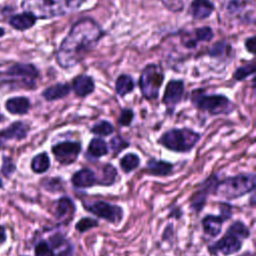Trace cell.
<instances>
[{
	"label": "cell",
	"instance_id": "cell-44",
	"mask_svg": "<svg viewBox=\"0 0 256 256\" xmlns=\"http://www.w3.org/2000/svg\"><path fill=\"white\" fill-rule=\"evenodd\" d=\"M241 256H252L250 253H245V254H243V255H241Z\"/></svg>",
	"mask_w": 256,
	"mask_h": 256
},
{
	"label": "cell",
	"instance_id": "cell-3",
	"mask_svg": "<svg viewBox=\"0 0 256 256\" xmlns=\"http://www.w3.org/2000/svg\"><path fill=\"white\" fill-rule=\"evenodd\" d=\"M86 0H21L23 12L32 14L37 20L64 17L77 11Z\"/></svg>",
	"mask_w": 256,
	"mask_h": 256
},
{
	"label": "cell",
	"instance_id": "cell-28",
	"mask_svg": "<svg viewBox=\"0 0 256 256\" xmlns=\"http://www.w3.org/2000/svg\"><path fill=\"white\" fill-rule=\"evenodd\" d=\"M255 70H256L255 62H254V60H251L250 62H248V63H246L244 65H241L240 67H238L235 70V72L233 73V79L235 81H238V82L244 81L249 76L254 75Z\"/></svg>",
	"mask_w": 256,
	"mask_h": 256
},
{
	"label": "cell",
	"instance_id": "cell-30",
	"mask_svg": "<svg viewBox=\"0 0 256 256\" xmlns=\"http://www.w3.org/2000/svg\"><path fill=\"white\" fill-rule=\"evenodd\" d=\"M114 131H115V128L113 124L107 120H100L90 128L91 133L98 136H104V137L113 134Z\"/></svg>",
	"mask_w": 256,
	"mask_h": 256
},
{
	"label": "cell",
	"instance_id": "cell-14",
	"mask_svg": "<svg viewBox=\"0 0 256 256\" xmlns=\"http://www.w3.org/2000/svg\"><path fill=\"white\" fill-rule=\"evenodd\" d=\"M215 10V5L211 0H192L188 7V14L194 20H204L209 18Z\"/></svg>",
	"mask_w": 256,
	"mask_h": 256
},
{
	"label": "cell",
	"instance_id": "cell-6",
	"mask_svg": "<svg viewBox=\"0 0 256 256\" xmlns=\"http://www.w3.org/2000/svg\"><path fill=\"white\" fill-rule=\"evenodd\" d=\"M255 187V175L253 173H242L236 176L228 177L215 186V194L221 198H238Z\"/></svg>",
	"mask_w": 256,
	"mask_h": 256
},
{
	"label": "cell",
	"instance_id": "cell-41",
	"mask_svg": "<svg viewBox=\"0 0 256 256\" xmlns=\"http://www.w3.org/2000/svg\"><path fill=\"white\" fill-rule=\"evenodd\" d=\"M6 229L3 225H0V245H2L6 241Z\"/></svg>",
	"mask_w": 256,
	"mask_h": 256
},
{
	"label": "cell",
	"instance_id": "cell-36",
	"mask_svg": "<svg viewBox=\"0 0 256 256\" xmlns=\"http://www.w3.org/2000/svg\"><path fill=\"white\" fill-rule=\"evenodd\" d=\"M187 0H160L162 5L172 13H180L183 11Z\"/></svg>",
	"mask_w": 256,
	"mask_h": 256
},
{
	"label": "cell",
	"instance_id": "cell-18",
	"mask_svg": "<svg viewBox=\"0 0 256 256\" xmlns=\"http://www.w3.org/2000/svg\"><path fill=\"white\" fill-rule=\"evenodd\" d=\"M36 22H37V19L28 12L14 14L8 20L9 25L14 30H17V31L29 30L35 26Z\"/></svg>",
	"mask_w": 256,
	"mask_h": 256
},
{
	"label": "cell",
	"instance_id": "cell-38",
	"mask_svg": "<svg viewBox=\"0 0 256 256\" xmlns=\"http://www.w3.org/2000/svg\"><path fill=\"white\" fill-rule=\"evenodd\" d=\"M35 256H54V251L47 242L40 241L35 246Z\"/></svg>",
	"mask_w": 256,
	"mask_h": 256
},
{
	"label": "cell",
	"instance_id": "cell-37",
	"mask_svg": "<svg viewBox=\"0 0 256 256\" xmlns=\"http://www.w3.org/2000/svg\"><path fill=\"white\" fill-rule=\"evenodd\" d=\"M16 171V165L13 160L8 156L2 157V165H1V173L6 177H10Z\"/></svg>",
	"mask_w": 256,
	"mask_h": 256
},
{
	"label": "cell",
	"instance_id": "cell-16",
	"mask_svg": "<svg viewBox=\"0 0 256 256\" xmlns=\"http://www.w3.org/2000/svg\"><path fill=\"white\" fill-rule=\"evenodd\" d=\"M31 101L26 96H13L8 98L5 103L4 107L7 112L12 115H26L31 109Z\"/></svg>",
	"mask_w": 256,
	"mask_h": 256
},
{
	"label": "cell",
	"instance_id": "cell-19",
	"mask_svg": "<svg viewBox=\"0 0 256 256\" xmlns=\"http://www.w3.org/2000/svg\"><path fill=\"white\" fill-rule=\"evenodd\" d=\"M233 47L232 45L227 42L226 40H220L214 43L208 50L207 55L210 58L216 59L218 61H225L229 58H231L233 54Z\"/></svg>",
	"mask_w": 256,
	"mask_h": 256
},
{
	"label": "cell",
	"instance_id": "cell-25",
	"mask_svg": "<svg viewBox=\"0 0 256 256\" xmlns=\"http://www.w3.org/2000/svg\"><path fill=\"white\" fill-rule=\"evenodd\" d=\"M75 210V205L69 197H62L56 204V217L58 219H71Z\"/></svg>",
	"mask_w": 256,
	"mask_h": 256
},
{
	"label": "cell",
	"instance_id": "cell-4",
	"mask_svg": "<svg viewBox=\"0 0 256 256\" xmlns=\"http://www.w3.org/2000/svg\"><path fill=\"white\" fill-rule=\"evenodd\" d=\"M190 101L192 105L210 115H229L235 110V104L223 94H207L202 88L191 92Z\"/></svg>",
	"mask_w": 256,
	"mask_h": 256
},
{
	"label": "cell",
	"instance_id": "cell-26",
	"mask_svg": "<svg viewBox=\"0 0 256 256\" xmlns=\"http://www.w3.org/2000/svg\"><path fill=\"white\" fill-rule=\"evenodd\" d=\"M217 182H218L217 178L214 175L206 180V183H204L203 188L200 191H198V193L193 198L192 206H193L194 209H196L197 211L202 209V206H203V204L205 202V195L207 194V192H209L210 188H212L213 186H216Z\"/></svg>",
	"mask_w": 256,
	"mask_h": 256
},
{
	"label": "cell",
	"instance_id": "cell-21",
	"mask_svg": "<svg viewBox=\"0 0 256 256\" xmlns=\"http://www.w3.org/2000/svg\"><path fill=\"white\" fill-rule=\"evenodd\" d=\"M146 170L149 174L154 176H166L172 172L173 165L167 161L151 158L147 162Z\"/></svg>",
	"mask_w": 256,
	"mask_h": 256
},
{
	"label": "cell",
	"instance_id": "cell-8",
	"mask_svg": "<svg viewBox=\"0 0 256 256\" xmlns=\"http://www.w3.org/2000/svg\"><path fill=\"white\" fill-rule=\"evenodd\" d=\"M185 90L184 81L181 79H171L166 84L162 103L165 106L166 114L169 116L173 115L176 107L182 102Z\"/></svg>",
	"mask_w": 256,
	"mask_h": 256
},
{
	"label": "cell",
	"instance_id": "cell-27",
	"mask_svg": "<svg viewBox=\"0 0 256 256\" xmlns=\"http://www.w3.org/2000/svg\"><path fill=\"white\" fill-rule=\"evenodd\" d=\"M50 168V158L46 152L35 155L31 160V169L34 173L42 174Z\"/></svg>",
	"mask_w": 256,
	"mask_h": 256
},
{
	"label": "cell",
	"instance_id": "cell-13",
	"mask_svg": "<svg viewBox=\"0 0 256 256\" xmlns=\"http://www.w3.org/2000/svg\"><path fill=\"white\" fill-rule=\"evenodd\" d=\"M71 90L79 98H85L91 95L95 90V81L92 76L87 74H79L72 79Z\"/></svg>",
	"mask_w": 256,
	"mask_h": 256
},
{
	"label": "cell",
	"instance_id": "cell-22",
	"mask_svg": "<svg viewBox=\"0 0 256 256\" xmlns=\"http://www.w3.org/2000/svg\"><path fill=\"white\" fill-rule=\"evenodd\" d=\"M135 88V81L129 74H120L115 81V91L120 97L131 93Z\"/></svg>",
	"mask_w": 256,
	"mask_h": 256
},
{
	"label": "cell",
	"instance_id": "cell-40",
	"mask_svg": "<svg viewBox=\"0 0 256 256\" xmlns=\"http://www.w3.org/2000/svg\"><path fill=\"white\" fill-rule=\"evenodd\" d=\"M255 36H251V37H248L245 39L244 41V47L246 49L247 52L251 53V54H254L255 53Z\"/></svg>",
	"mask_w": 256,
	"mask_h": 256
},
{
	"label": "cell",
	"instance_id": "cell-32",
	"mask_svg": "<svg viewBox=\"0 0 256 256\" xmlns=\"http://www.w3.org/2000/svg\"><path fill=\"white\" fill-rule=\"evenodd\" d=\"M193 31H194L195 37H196V39H197V41L199 43L210 42L214 38V36H215L214 31H213V29L210 26L197 27Z\"/></svg>",
	"mask_w": 256,
	"mask_h": 256
},
{
	"label": "cell",
	"instance_id": "cell-23",
	"mask_svg": "<svg viewBox=\"0 0 256 256\" xmlns=\"http://www.w3.org/2000/svg\"><path fill=\"white\" fill-rule=\"evenodd\" d=\"M223 221H226V220L221 215L220 216L207 215L202 220V225H203L204 231L208 235H210L212 237H216L221 232Z\"/></svg>",
	"mask_w": 256,
	"mask_h": 256
},
{
	"label": "cell",
	"instance_id": "cell-9",
	"mask_svg": "<svg viewBox=\"0 0 256 256\" xmlns=\"http://www.w3.org/2000/svg\"><path fill=\"white\" fill-rule=\"evenodd\" d=\"M81 149L82 145L79 141L65 140L54 144L51 151L61 165H70L77 160Z\"/></svg>",
	"mask_w": 256,
	"mask_h": 256
},
{
	"label": "cell",
	"instance_id": "cell-11",
	"mask_svg": "<svg viewBox=\"0 0 256 256\" xmlns=\"http://www.w3.org/2000/svg\"><path fill=\"white\" fill-rule=\"evenodd\" d=\"M86 209L90 213H92L100 218H103L111 223H114V224L119 223L123 217V210L121 207L112 205V204L104 202V201H97V202L87 206Z\"/></svg>",
	"mask_w": 256,
	"mask_h": 256
},
{
	"label": "cell",
	"instance_id": "cell-34",
	"mask_svg": "<svg viewBox=\"0 0 256 256\" xmlns=\"http://www.w3.org/2000/svg\"><path fill=\"white\" fill-rule=\"evenodd\" d=\"M227 233H230L239 239H245L249 236V229L242 222L237 221L228 228Z\"/></svg>",
	"mask_w": 256,
	"mask_h": 256
},
{
	"label": "cell",
	"instance_id": "cell-12",
	"mask_svg": "<svg viewBox=\"0 0 256 256\" xmlns=\"http://www.w3.org/2000/svg\"><path fill=\"white\" fill-rule=\"evenodd\" d=\"M30 130L29 124L17 120L9 124L7 127L0 129V149L9 141H21L28 136Z\"/></svg>",
	"mask_w": 256,
	"mask_h": 256
},
{
	"label": "cell",
	"instance_id": "cell-31",
	"mask_svg": "<svg viewBox=\"0 0 256 256\" xmlns=\"http://www.w3.org/2000/svg\"><path fill=\"white\" fill-rule=\"evenodd\" d=\"M117 177V170L116 168L111 164H105L102 169V176L97 181L100 185L109 186L112 185Z\"/></svg>",
	"mask_w": 256,
	"mask_h": 256
},
{
	"label": "cell",
	"instance_id": "cell-20",
	"mask_svg": "<svg viewBox=\"0 0 256 256\" xmlns=\"http://www.w3.org/2000/svg\"><path fill=\"white\" fill-rule=\"evenodd\" d=\"M71 181L77 188H88L97 182V178L93 170L90 168H83L73 174Z\"/></svg>",
	"mask_w": 256,
	"mask_h": 256
},
{
	"label": "cell",
	"instance_id": "cell-2",
	"mask_svg": "<svg viewBox=\"0 0 256 256\" xmlns=\"http://www.w3.org/2000/svg\"><path fill=\"white\" fill-rule=\"evenodd\" d=\"M40 71L33 63L12 62L0 68V90L32 91L37 88Z\"/></svg>",
	"mask_w": 256,
	"mask_h": 256
},
{
	"label": "cell",
	"instance_id": "cell-29",
	"mask_svg": "<svg viewBox=\"0 0 256 256\" xmlns=\"http://www.w3.org/2000/svg\"><path fill=\"white\" fill-rule=\"evenodd\" d=\"M140 164V158L135 153H127L120 159V167L125 173L136 169Z\"/></svg>",
	"mask_w": 256,
	"mask_h": 256
},
{
	"label": "cell",
	"instance_id": "cell-5",
	"mask_svg": "<svg viewBox=\"0 0 256 256\" xmlns=\"http://www.w3.org/2000/svg\"><path fill=\"white\" fill-rule=\"evenodd\" d=\"M200 139L201 135L193 129L171 128L160 136L158 143L168 150L184 153L191 151Z\"/></svg>",
	"mask_w": 256,
	"mask_h": 256
},
{
	"label": "cell",
	"instance_id": "cell-10",
	"mask_svg": "<svg viewBox=\"0 0 256 256\" xmlns=\"http://www.w3.org/2000/svg\"><path fill=\"white\" fill-rule=\"evenodd\" d=\"M227 13L239 18L244 23H255L254 2L250 0H229L226 6Z\"/></svg>",
	"mask_w": 256,
	"mask_h": 256
},
{
	"label": "cell",
	"instance_id": "cell-24",
	"mask_svg": "<svg viewBox=\"0 0 256 256\" xmlns=\"http://www.w3.org/2000/svg\"><path fill=\"white\" fill-rule=\"evenodd\" d=\"M109 152V147L106 141L100 137H94L91 139L88 148L87 154L93 158H100L107 155Z\"/></svg>",
	"mask_w": 256,
	"mask_h": 256
},
{
	"label": "cell",
	"instance_id": "cell-33",
	"mask_svg": "<svg viewBox=\"0 0 256 256\" xmlns=\"http://www.w3.org/2000/svg\"><path fill=\"white\" fill-rule=\"evenodd\" d=\"M129 145H130V143L120 135H116V136L112 137L109 142L110 149L112 150L114 155H117L118 153H120L121 151H123L124 149L129 147Z\"/></svg>",
	"mask_w": 256,
	"mask_h": 256
},
{
	"label": "cell",
	"instance_id": "cell-42",
	"mask_svg": "<svg viewBox=\"0 0 256 256\" xmlns=\"http://www.w3.org/2000/svg\"><path fill=\"white\" fill-rule=\"evenodd\" d=\"M6 34V30L3 28V27H1L0 26V38H2V37H4V35Z\"/></svg>",
	"mask_w": 256,
	"mask_h": 256
},
{
	"label": "cell",
	"instance_id": "cell-15",
	"mask_svg": "<svg viewBox=\"0 0 256 256\" xmlns=\"http://www.w3.org/2000/svg\"><path fill=\"white\" fill-rule=\"evenodd\" d=\"M241 239L230 233H227L211 247V250L214 252H221L224 255H230L238 252L241 248Z\"/></svg>",
	"mask_w": 256,
	"mask_h": 256
},
{
	"label": "cell",
	"instance_id": "cell-1",
	"mask_svg": "<svg viewBox=\"0 0 256 256\" xmlns=\"http://www.w3.org/2000/svg\"><path fill=\"white\" fill-rule=\"evenodd\" d=\"M104 36V29L95 19H78L72 24L55 53L57 64L64 70L77 66L97 47Z\"/></svg>",
	"mask_w": 256,
	"mask_h": 256
},
{
	"label": "cell",
	"instance_id": "cell-7",
	"mask_svg": "<svg viewBox=\"0 0 256 256\" xmlns=\"http://www.w3.org/2000/svg\"><path fill=\"white\" fill-rule=\"evenodd\" d=\"M164 79L165 74L160 65L156 63L147 64L142 69L138 82L143 98L148 101L156 100L159 97V92Z\"/></svg>",
	"mask_w": 256,
	"mask_h": 256
},
{
	"label": "cell",
	"instance_id": "cell-39",
	"mask_svg": "<svg viewBox=\"0 0 256 256\" xmlns=\"http://www.w3.org/2000/svg\"><path fill=\"white\" fill-rule=\"evenodd\" d=\"M98 225V222L95 220V219H92V218H83L81 220H79L76 224V229L79 231V232H85L95 226Z\"/></svg>",
	"mask_w": 256,
	"mask_h": 256
},
{
	"label": "cell",
	"instance_id": "cell-17",
	"mask_svg": "<svg viewBox=\"0 0 256 256\" xmlns=\"http://www.w3.org/2000/svg\"><path fill=\"white\" fill-rule=\"evenodd\" d=\"M71 92L70 84L66 82H58L53 85L46 87L42 92L41 96L48 102L57 101L67 97Z\"/></svg>",
	"mask_w": 256,
	"mask_h": 256
},
{
	"label": "cell",
	"instance_id": "cell-43",
	"mask_svg": "<svg viewBox=\"0 0 256 256\" xmlns=\"http://www.w3.org/2000/svg\"><path fill=\"white\" fill-rule=\"evenodd\" d=\"M4 120H6V117L0 112V122H3Z\"/></svg>",
	"mask_w": 256,
	"mask_h": 256
},
{
	"label": "cell",
	"instance_id": "cell-35",
	"mask_svg": "<svg viewBox=\"0 0 256 256\" xmlns=\"http://www.w3.org/2000/svg\"><path fill=\"white\" fill-rule=\"evenodd\" d=\"M134 111L131 108H122L118 117V124L121 127H128L134 120Z\"/></svg>",
	"mask_w": 256,
	"mask_h": 256
}]
</instances>
